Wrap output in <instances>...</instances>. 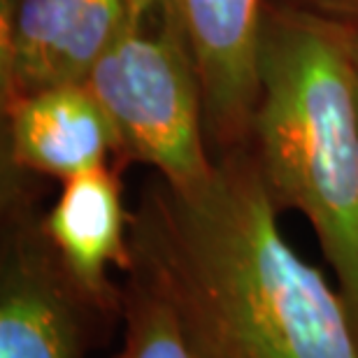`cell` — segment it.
Returning <instances> with one entry per match:
<instances>
[{"instance_id":"obj_5","label":"cell","mask_w":358,"mask_h":358,"mask_svg":"<svg viewBox=\"0 0 358 358\" xmlns=\"http://www.w3.org/2000/svg\"><path fill=\"white\" fill-rule=\"evenodd\" d=\"M198 63L207 135L221 152L249 147L261 98V33L270 0H168Z\"/></svg>"},{"instance_id":"obj_4","label":"cell","mask_w":358,"mask_h":358,"mask_svg":"<svg viewBox=\"0 0 358 358\" xmlns=\"http://www.w3.org/2000/svg\"><path fill=\"white\" fill-rule=\"evenodd\" d=\"M124 17V0H3V107L87 82Z\"/></svg>"},{"instance_id":"obj_7","label":"cell","mask_w":358,"mask_h":358,"mask_svg":"<svg viewBox=\"0 0 358 358\" xmlns=\"http://www.w3.org/2000/svg\"><path fill=\"white\" fill-rule=\"evenodd\" d=\"M131 226L119 166H105L66 179L40 231L80 296L107 307L114 305L112 268L133 266Z\"/></svg>"},{"instance_id":"obj_9","label":"cell","mask_w":358,"mask_h":358,"mask_svg":"<svg viewBox=\"0 0 358 358\" xmlns=\"http://www.w3.org/2000/svg\"><path fill=\"white\" fill-rule=\"evenodd\" d=\"M124 305V342L117 358H207L182 310L145 263L133 259Z\"/></svg>"},{"instance_id":"obj_6","label":"cell","mask_w":358,"mask_h":358,"mask_svg":"<svg viewBox=\"0 0 358 358\" xmlns=\"http://www.w3.org/2000/svg\"><path fill=\"white\" fill-rule=\"evenodd\" d=\"M14 168L61 182L121 166V140L112 117L87 82L49 87L5 105Z\"/></svg>"},{"instance_id":"obj_3","label":"cell","mask_w":358,"mask_h":358,"mask_svg":"<svg viewBox=\"0 0 358 358\" xmlns=\"http://www.w3.org/2000/svg\"><path fill=\"white\" fill-rule=\"evenodd\" d=\"M87 87L117 126L121 163H145L179 191L212 175L198 63L168 0H124Z\"/></svg>"},{"instance_id":"obj_11","label":"cell","mask_w":358,"mask_h":358,"mask_svg":"<svg viewBox=\"0 0 358 358\" xmlns=\"http://www.w3.org/2000/svg\"><path fill=\"white\" fill-rule=\"evenodd\" d=\"M342 28H345V38H347L349 49H352L354 61L358 63V28H354V26H342Z\"/></svg>"},{"instance_id":"obj_1","label":"cell","mask_w":358,"mask_h":358,"mask_svg":"<svg viewBox=\"0 0 358 358\" xmlns=\"http://www.w3.org/2000/svg\"><path fill=\"white\" fill-rule=\"evenodd\" d=\"M252 147L191 189L161 179L133 214V259L161 279L207 358H358L338 286L279 228Z\"/></svg>"},{"instance_id":"obj_8","label":"cell","mask_w":358,"mask_h":358,"mask_svg":"<svg viewBox=\"0 0 358 358\" xmlns=\"http://www.w3.org/2000/svg\"><path fill=\"white\" fill-rule=\"evenodd\" d=\"M80 303L42 231L17 233L0 275V358H82Z\"/></svg>"},{"instance_id":"obj_2","label":"cell","mask_w":358,"mask_h":358,"mask_svg":"<svg viewBox=\"0 0 358 358\" xmlns=\"http://www.w3.org/2000/svg\"><path fill=\"white\" fill-rule=\"evenodd\" d=\"M252 152L277 210L310 221L358 331V63L342 24L268 3Z\"/></svg>"},{"instance_id":"obj_10","label":"cell","mask_w":358,"mask_h":358,"mask_svg":"<svg viewBox=\"0 0 358 358\" xmlns=\"http://www.w3.org/2000/svg\"><path fill=\"white\" fill-rule=\"evenodd\" d=\"M270 3L312 14L333 24L358 28V0H270Z\"/></svg>"}]
</instances>
